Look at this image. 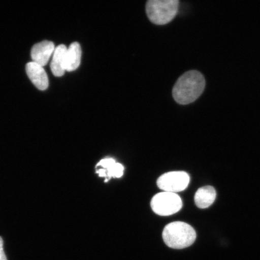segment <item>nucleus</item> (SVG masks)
Wrapping results in <instances>:
<instances>
[{
	"label": "nucleus",
	"instance_id": "10",
	"mask_svg": "<svg viewBox=\"0 0 260 260\" xmlns=\"http://www.w3.org/2000/svg\"><path fill=\"white\" fill-rule=\"evenodd\" d=\"M81 59V48L78 42H73L67 49L65 70L71 72L79 67Z\"/></svg>",
	"mask_w": 260,
	"mask_h": 260
},
{
	"label": "nucleus",
	"instance_id": "3",
	"mask_svg": "<svg viewBox=\"0 0 260 260\" xmlns=\"http://www.w3.org/2000/svg\"><path fill=\"white\" fill-rule=\"evenodd\" d=\"M178 7V0H149L146 3V12L152 23L165 25L174 19Z\"/></svg>",
	"mask_w": 260,
	"mask_h": 260
},
{
	"label": "nucleus",
	"instance_id": "13",
	"mask_svg": "<svg viewBox=\"0 0 260 260\" xmlns=\"http://www.w3.org/2000/svg\"><path fill=\"white\" fill-rule=\"evenodd\" d=\"M96 173L99 174L100 177H105L107 178L106 172L104 169H100L99 170L96 171Z\"/></svg>",
	"mask_w": 260,
	"mask_h": 260
},
{
	"label": "nucleus",
	"instance_id": "7",
	"mask_svg": "<svg viewBox=\"0 0 260 260\" xmlns=\"http://www.w3.org/2000/svg\"><path fill=\"white\" fill-rule=\"evenodd\" d=\"M26 73L32 84L41 90H45L49 85L48 78L44 67L31 61L26 64Z\"/></svg>",
	"mask_w": 260,
	"mask_h": 260
},
{
	"label": "nucleus",
	"instance_id": "12",
	"mask_svg": "<svg viewBox=\"0 0 260 260\" xmlns=\"http://www.w3.org/2000/svg\"><path fill=\"white\" fill-rule=\"evenodd\" d=\"M0 260H8L3 250V240L0 237Z\"/></svg>",
	"mask_w": 260,
	"mask_h": 260
},
{
	"label": "nucleus",
	"instance_id": "11",
	"mask_svg": "<svg viewBox=\"0 0 260 260\" xmlns=\"http://www.w3.org/2000/svg\"><path fill=\"white\" fill-rule=\"evenodd\" d=\"M102 167L106 172L107 178L105 182L107 183L111 178H121L123 174L124 168L121 164L116 162L113 158H106L103 159L96 167Z\"/></svg>",
	"mask_w": 260,
	"mask_h": 260
},
{
	"label": "nucleus",
	"instance_id": "6",
	"mask_svg": "<svg viewBox=\"0 0 260 260\" xmlns=\"http://www.w3.org/2000/svg\"><path fill=\"white\" fill-rule=\"evenodd\" d=\"M54 50V44L51 41H44L35 44L31 51L32 61L44 67L48 63Z\"/></svg>",
	"mask_w": 260,
	"mask_h": 260
},
{
	"label": "nucleus",
	"instance_id": "8",
	"mask_svg": "<svg viewBox=\"0 0 260 260\" xmlns=\"http://www.w3.org/2000/svg\"><path fill=\"white\" fill-rule=\"evenodd\" d=\"M68 48L64 45H58L53 53L50 67L52 73L54 76L59 77L63 76L65 71V61Z\"/></svg>",
	"mask_w": 260,
	"mask_h": 260
},
{
	"label": "nucleus",
	"instance_id": "5",
	"mask_svg": "<svg viewBox=\"0 0 260 260\" xmlns=\"http://www.w3.org/2000/svg\"><path fill=\"white\" fill-rule=\"evenodd\" d=\"M190 182L189 175L184 171L167 172L158 178L157 184L164 191L176 193L186 189Z\"/></svg>",
	"mask_w": 260,
	"mask_h": 260
},
{
	"label": "nucleus",
	"instance_id": "1",
	"mask_svg": "<svg viewBox=\"0 0 260 260\" xmlns=\"http://www.w3.org/2000/svg\"><path fill=\"white\" fill-rule=\"evenodd\" d=\"M206 86V80L203 74L197 71H190L179 78L175 83L172 95L177 103L186 105L199 98Z\"/></svg>",
	"mask_w": 260,
	"mask_h": 260
},
{
	"label": "nucleus",
	"instance_id": "9",
	"mask_svg": "<svg viewBox=\"0 0 260 260\" xmlns=\"http://www.w3.org/2000/svg\"><path fill=\"white\" fill-rule=\"evenodd\" d=\"M216 191L212 186L201 187L194 195V202L200 209H207L215 201Z\"/></svg>",
	"mask_w": 260,
	"mask_h": 260
},
{
	"label": "nucleus",
	"instance_id": "4",
	"mask_svg": "<svg viewBox=\"0 0 260 260\" xmlns=\"http://www.w3.org/2000/svg\"><path fill=\"white\" fill-rule=\"evenodd\" d=\"M183 206L181 198L177 193L162 191L152 198L151 207L155 214L168 216L178 212Z\"/></svg>",
	"mask_w": 260,
	"mask_h": 260
},
{
	"label": "nucleus",
	"instance_id": "2",
	"mask_svg": "<svg viewBox=\"0 0 260 260\" xmlns=\"http://www.w3.org/2000/svg\"><path fill=\"white\" fill-rule=\"evenodd\" d=\"M162 239L168 247L181 249L189 247L194 242L197 233L193 228L183 222L169 223L162 232Z\"/></svg>",
	"mask_w": 260,
	"mask_h": 260
}]
</instances>
